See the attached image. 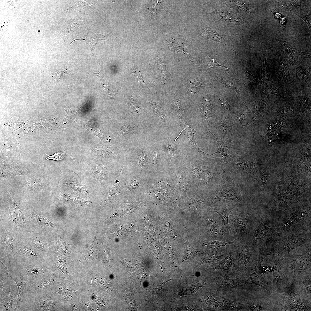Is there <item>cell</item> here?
I'll return each instance as SVG.
<instances>
[{"mask_svg": "<svg viewBox=\"0 0 311 311\" xmlns=\"http://www.w3.org/2000/svg\"><path fill=\"white\" fill-rule=\"evenodd\" d=\"M246 306L251 311H261L262 309L261 306L259 304H246Z\"/></svg>", "mask_w": 311, "mask_h": 311, "instance_id": "32", "label": "cell"}, {"mask_svg": "<svg viewBox=\"0 0 311 311\" xmlns=\"http://www.w3.org/2000/svg\"><path fill=\"white\" fill-rule=\"evenodd\" d=\"M200 37L202 38L209 39L215 42L225 44L224 43L225 39L221 37L217 32L213 30H205Z\"/></svg>", "mask_w": 311, "mask_h": 311, "instance_id": "20", "label": "cell"}, {"mask_svg": "<svg viewBox=\"0 0 311 311\" xmlns=\"http://www.w3.org/2000/svg\"><path fill=\"white\" fill-rule=\"evenodd\" d=\"M308 242L305 238H300L295 236L288 238L285 241L280 250V253H287Z\"/></svg>", "mask_w": 311, "mask_h": 311, "instance_id": "13", "label": "cell"}, {"mask_svg": "<svg viewBox=\"0 0 311 311\" xmlns=\"http://www.w3.org/2000/svg\"><path fill=\"white\" fill-rule=\"evenodd\" d=\"M216 55L214 54H211L204 59L203 63L206 67L208 69L213 68L216 66H221L228 69L227 67L219 64L215 60Z\"/></svg>", "mask_w": 311, "mask_h": 311, "instance_id": "23", "label": "cell"}, {"mask_svg": "<svg viewBox=\"0 0 311 311\" xmlns=\"http://www.w3.org/2000/svg\"><path fill=\"white\" fill-rule=\"evenodd\" d=\"M233 206L226 205H220L214 208H210V211L215 212L217 213L221 219L224 227L226 228L227 234L232 236V234L229 225V218L233 208Z\"/></svg>", "mask_w": 311, "mask_h": 311, "instance_id": "9", "label": "cell"}, {"mask_svg": "<svg viewBox=\"0 0 311 311\" xmlns=\"http://www.w3.org/2000/svg\"><path fill=\"white\" fill-rule=\"evenodd\" d=\"M293 266L295 276L309 268L311 266L310 252L301 256L297 260Z\"/></svg>", "mask_w": 311, "mask_h": 311, "instance_id": "15", "label": "cell"}, {"mask_svg": "<svg viewBox=\"0 0 311 311\" xmlns=\"http://www.w3.org/2000/svg\"><path fill=\"white\" fill-rule=\"evenodd\" d=\"M220 102L221 104L227 109H229V104L227 101L222 98L220 99Z\"/></svg>", "mask_w": 311, "mask_h": 311, "instance_id": "39", "label": "cell"}, {"mask_svg": "<svg viewBox=\"0 0 311 311\" xmlns=\"http://www.w3.org/2000/svg\"><path fill=\"white\" fill-rule=\"evenodd\" d=\"M217 81L224 84L226 86L229 87L231 89L234 90L237 92H238L235 83L232 81L226 75H223L222 77L218 78Z\"/></svg>", "mask_w": 311, "mask_h": 311, "instance_id": "25", "label": "cell"}, {"mask_svg": "<svg viewBox=\"0 0 311 311\" xmlns=\"http://www.w3.org/2000/svg\"><path fill=\"white\" fill-rule=\"evenodd\" d=\"M247 284H253L260 286L271 293L269 284L264 277L263 274L260 272L255 268L254 272L250 274L249 277L243 282L242 286Z\"/></svg>", "mask_w": 311, "mask_h": 311, "instance_id": "12", "label": "cell"}, {"mask_svg": "<svg viewBox=\"0 0 311 311\" xmlns=\"http://www.w3.org/2000/svg\"><path fill=\"white\" fill-rule=\"evenodd\" d=\"M270 229L268 223L263 219H259L257 223L252 243L255 245L263 240L268 233Z\"/></svg>", "mask_w": 311, "mask_h": 311, "instance_id": "10", "label": "cell"}, {"mask_svg": "<svg viewBox=\"0 0 311 311\" xmlns=\"http://www.w3.org/2000/svg\"><path fill=\"white\" fill-rule=\"evenodd\" d=\"M285 48L289 55L294 58V53L291 46L286 43H284Z\"/></svg>", "mask_w": 311, "mask_h": 311, "instance_id": "34", "label": "cell"}, {"mask_svg": "<svg viewBox=\"0 0 311 311\" xmlns=\"http://www.w3.org/2000/svg\"><path fill=\"white\" fill-rule=\"evenodd\" d=\"M227 255V254L225 252H220L214 251L207 255L197 266L204 263L217 262L224 258Z\"/></svg>", "mask_w": 311, "mask_h": 311, "instance_id": "19", "label": "cell"}, {"mask_svg": "<svg viewBox=\"0 0 311 311\" xmlns=\"http://www.w3.org/2000/svg\"><path fill=\"white\" fill-rule=\"evenodd\" d=\"M9 273L17 287L18 293L16 311H19L20 304L25 298L24 294L31 283L29 281L26 273L21 264V266H16Z\"/></svg>", "mask_w": 311, "mask_h": 311, "instance_id": "2", "label": "cell"}, {"mask_svg": "<svg viewBox=\"0 0 311 311\" xmlns=\"http://www.w3.org/2000/svg\"><path fill=\"white\" fill-rule=\"evenodd\" d=\"M0 311H16L18 289L15 282L6 271L0 272Z\"/></svg>", "mask_w": 311, "mask_h": 311, "instance_id": "1", "label": "cell"}, {"mask_svg": "<svg viewBox=\"0 0 311 311\" xmlns=\"http://www.w3.org/2000/svg\"><path fill=\"white\" fill-rule=\"evenodd\" d=\"M217 289H226L241 285L244 281L234 272H227L217 278Z\"/></svg>", "mask_w": 311, "mask_h": 311, "instance_id": "6", "label": "cell"}, {"mask_svg": "<svg viewBox=\"0 0 311 311\" xmlns=\"http://www.w3.org/2000/svg\"><path fill=\"white\" fill-rule=\"evenodd\" d=\"M138 107L136 106L134 102H132L131 107L129 109V111L131 113L136 112L138 113Z\"/></svg>", "mask_w": 311, "mask_h": 311, "instance_id": "37", "label": "cell"}, {"mask_svg": "<svg viewBox=\"0 0 311 311\" xmlns=\"http://www.w3.org/2000/svg\"><path fill=\"white\" fill-rule=\"evenodd\" d=\"M122 126V129L124 133L129 132H131V131L133 130V128L132 127H129V126L127 125H124Z\"/></svg>", "mask_w": 311, "mask_h": 311, "instance_id": "38", "label": "cell"}, {"mask_svg": "<svg viewBox=\"0 0 311 311\" xmlns=\"http://www.w3.org/2000/svg\"><path fill=\"white\" fill-rule=\"evenodd\" d=\"M215 198L216 199L223 198L234 202L240 200L236 193L226 184L223 185L217 193Z\"/></svg>", "mask_w": 311, "mask_h": 311, "instance_id": "16", "label": "cell"}, {"mask_svg": "<svg viewBox=\"0 0 311 311\" xmlns=\"http://www.w3.org/2000/svg\"><path fill=\"white\" fill-rule=\"evenodd\" d=\"M20 264L23 266L31 284L42 279L51 272L50 268L39 265Z\"/></svg>", "mask_w": 311, "mask_h": 311, "instance_id": "5", "label": "cell"}, {"mask_svg": "<svg viewBox=\"0 0 311 311\" xmlns=\"http://www.w3.org/2000/svg\"><path fill=\"white\" fill-rule=\"evenodd\" d=\"M187 133L188 138L190 140L191 142L192 148L194 151L198 152L203 153L207 155L210 156L214 158H216L212 156L211 155L203 152L200 149L198 146L195 141L194 139V132L192 128L191 127L188 128L187 130Z\"/></svg>", "mask_w": 311, "mask_h": 311, "instance_id": "24", "label": "cell"}, {"mask_svg": "<svg viewBox=\"0 0 311 311\" xmlns=\"http://www.w3.org/2000/svg\"><path fill=\"white\" fill-rule=\"evenodd\" d=\"M138 161L141 167H143L145 165L146 162V158L145 154L142 153L138 156L137 158Z\"/></svg>", "mask_w": 311, "mask_h": 311, "instance_id": "33", "label": "cell"}, {"mask_svg": "<svg viewBox=\"0 0 311 311\" xmlns=\"http://www.w3.org/2000/svg\"><path fill=\"white\" fill-rule=\"evenodd\" d=\"M171 280V279H170V280H167V281H166L165 282H163V283L160 286H159V287L158 288H156V289H158V293L159 292V291H160V290H161V289H162V288L164 286V285L165 283L166 282H168V281H170Z\"/></svg>", "mask_w": 311, "mask_h": 311, "instance_id": "40", "label": "cell"}, {"mask_svg": "<svg viewBox=\"0 0 311 311\" xmlns=\"http://www.w3.org/2000/svg\"><path fill=\"white\" fill-rule=\"evenodd\" d=\"M46 155L48 156V158H46V160L52 159L57 161L64 159L66 156L65 153L63 151L56 152L52 156Z\"/></svg>", "mask_w": 311, "mask_h": 311, "instance_id": "28", "label": "cell"}, {"mask_svg": "<svg viewBox=\"0 0 311 311\" xmlns=\"http://www.w3.org/2000/svg\"><path fill=\"white\" fill-rule=\"evenodd\" d=\"M288 300L289 307L293 310H296L301 301L299 295L295 293L292 289L291 290Z\"/></svg>", "mask_w": 311, "mask_h": 311, "instance_id": "22", "label": "cell"}, {"mask_svg": "<svg viewBox=\"0 0 311 311\" xmlns=\"http://www.w3.org/2000/svg\"><path fill=\"white\" fill-rule=\"evenodd\" d=\"M307 306L304 301H301L298 305L295 310L296 311H305L307 309Z\"/></svg>", "mask_w": 311, "mask_h": 311, "instance_id": "36", "label": "cell"}, {"mask_svg": "<svg viewBox=\"0 0 311 311\" xmlns=\"http://www.w3.org/2000/svg\"><path fill=\"white\" fill-rule=\"evenodd\" d=\"M18 254L21 264L34 265L50 268L45 258L36 251L27 246H21L18 249Z\"/></svg>", "mask_w": 311, "mask_h": 311, "instance_id": "4", "label": "cell"}, {"mask_svg": "<svg viewBox=\"0 0 311 311\" xmlns=\"http://www.w3.org/2000/svg\"><path fill=\"white\" fill-rule=\"evenodd\" d=\"M51 273L42 279L31 284L27 288L26 293H33L39 289H43L45 291H50L51 286L56 280V276Z\"/></svg>", "mask_w": 311, "mask_h": 311, "instance_id": "8", "label": "cell"}, {"mask_svg": "<svg viewBox=\"0 0 311 311\" xmlns=\"http://www.w3.org/2000/svg\"><path fill=\"white\" fill-rule=\"evenodd\" d=\"M238 249V256L235 259L236 269L249 268L252 262L249 247L244 244H239Z\"/></svg>", "mask_w": 311, "mask_h": 311, "instance_id": "7", "label": "cell"}, {"mask_svg": "<svg viewBox=\"0 0 311 311\" xmlns=\"http://www.w3.org/2000/svg\"><path fill=\"white\" fill-rule=\"evenodd\" d=\"M209 131L215 138L218 145L217 150L213 153L212 154V155L217 153H219L224 157H229L234 155L233 150L232 149V148L230 147L228 145H227L226 143H225L222 141V140L218 139L215 135L212 134L209 130Z\"/></svg>", "mask_w": 311, "mask_h": 311, "instance_id": "17", "label": "cell"}, {"mask_svg": "<svg viewBox=\"0 0 311 311\" xmlns=\"http://www.w3.org/2000/svg\"><path fill=\"white\" fill-rule=\"evenodd\" d=\"M234 243V241L225 242L222 241L216 240L208 242H204L205 244L212 246L215 249V251L222 252V250Z\"/></svg>", "mask_w": 311, "mask_h": 311, "instance_id": "21", "label": "cell"}, {"mask_svg": "<svg viewBox=\"0 0 311 311\" xmlns=\"http://www.w3.org/2000/svg\"><path fill=\"white\" fill-rule=\"evenodd\" d=\"M236 165L238 167L244 170L253 169L255 166L253 163L245 161L238 162Z\"/></svg>", "mask_w": 311, "mask_h": 311, "instance_id": "26", "label": "cell"}, {"mask_svg": "<svg viewBox=\"0 0 311 311\" xmlns=\"http://www.w3.org/2000/svg\"><path fill=\"white\" fill-rule=\"evenodd\" d=\"M212 299L221 306L223 310H238L246 307V304H244L230 300L217 294L213 295Z\"/></svg>", "mask_w": 311, "mask_h": 311, "instance_id": "11", "label": "cell"}, {"mask_svg": "<svg viewBox=\"0 0 311 311\" xmlns=\"http://www.w3.org/2000/svg\"><path fill=\"white\" fill-rule=\"evenodd\" d=\"M235 257L231 254L227 255L223 259L217 262L214 264L212 270L215 271H226L236 270Z\"/></svg>", "mask_w": 311, "mask_h": 311, "instance_id": "14", "label": "cell"}, {"mask_svg": "<svg viewBox=\"0 0 311 311\" xmlns=\"http://www.w3.org/2000/svg\"><path fill=\"white\" fill-rule=\"evenodd\" d=\"M126 300L130 309L132 310H136L135 302L132 296L129 294L128 296L127 295L126 297Z\"/></svg>", "mask_w": 311, "mask_h": 311, "instance_id": "30", "label": "cell"}, {"mask_svg": "<svg viewBox=\"0 0 311 311\" xmlns=\"http://www.w3.org/2000/svg\"><path fill=\"white\" fill-rule=\"evenodd\" d=\"M174 107L175 110L178 115L182 116L183 114V110L180 103L178 101H175L174 103Z\"/></svg>", "mask_w": 311, "mask_h": 311, "instance_id": "31", "label": "cell"}, {"mask_svg": "<svg viewBox=\"0 0 311 311\" xmlns=\"http://www.w3.org/2000/svg\"><path fill=\"white\" fill-rule=\"evenodd\" d=\"M272 265L275 268L273 271V282L276 285L280 286L283 280L285 279L283 272V268L279 265L274 264Z\"/></svg>", "mask_w": 311, "mask_h": 311, "instance_id": "18", "label": "cell"}, {"mask_svg": "<svg viewBox=\"0 0 311 311\" xmlns=\"http://www.w3.org/2000/svg\"><path fill=\"white\" fill-rule=\"evenodd\" d=\"M189 90L192 94H195L198 92L201 88V84L198 82L193 80L189 81Z\"/></svg>", "mask_w": 311, "mask_h": 311, "instance_id": "27", "label": "cell"}, {"mask_svg": "<svg viewBox=\"0 0 311 311\" xmlns=\"http://www.w3.org/2000/svg\"><path fill=\"white\" fill-rule=\"evenodd\" d=\"M134 75L138 81H139L140 82L143 83L146 85L145 81L141 77V73L139 71H136L134 73Z\"/></svg>", "mask_w": 311, "mask_h": 311, "instance_id": "35", "label": "cell"}, {"mask_svg": "<svg viewBox=\"0 0 311 311\" xmlns=\"http://www.w3.org/2000/svg\"><path fill=\"white\" fill-rule=\"evenodd\" d=\"M67 69H65L56 73H52V76L54 80L57 82H59L61 78L67 73Z\"/></svg>", "mask_w": 311, "mask_h": 311, "instance_id": "29", "label": "cell"}, {"mask_svg": "<svg viewBox=\"0 0 311 311\" xmlns=\"http://www.w3.org/2000/svg\"><path fill=\"white\" fill-rule=\"evenodd\" d=\"M233 230L240 238L247 235L246 227L249 222L253 218L250 213H243L235 211L231 212L230 216Z\"/></svg>", "mask_w": 311, "mask_h": 311, "instance_id": "3", "label": "cell"}]
</instances>
